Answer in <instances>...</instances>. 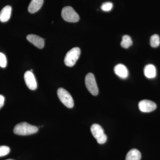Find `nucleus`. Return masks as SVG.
<instances>
[{
  "mask_svg": "<svg viewBox=\"0 0 160 160\" xmlns=\"http://www.w3.org/2000/svg\"><path fill=\"white\" fill-rule=\"evenodd\" d=\"M38 130L37 126H32L26 122H23L17 124L13 129L15 134L18 135H29L36 133Z\"/></svg>",
  "mask_w": 160,
  "mask_h": 160,
  "instance_id": "nucleus-1",
  "label": "nucleus"
},
{
  "mask_svg": "<svg viewBox=\"0 0 160 160\" xmlns=\"http://www.w3.org/2000/svg\"><path fill=\"white\" fill-rule=\"evenodd\" d=\"M81 54V50L78 47H74L70 49L66 53L64 59L65 65L68 67H72L74 66L77 61L79 58Z\"/></svg>",
  "mask_w": 160,
  "mask_h": 160,
  "instance_id": "nucleus-2",
  "label": "nucleus"
},
{
  "mask_svg": "<svg viewBox=\"0 0 160 160\" xmlns=\"http://www.w3.org/2000/svg\"><path fill=\"white\" fill-rule=\"evenodd\" d=\"M62 16L63 19L69 22H77L80 19L78 14L71 6H66L63 8Z\"/></svg>",
  "mask_w": 160,
  "mask_h": 160,
  "instance_id": "nucleus-3",
  "label": "nucleus"
},
{
  "mask_svg": "<svg viewBox=\"0 0 160 160\" xmlns=\"http://www.w3.org/2000/svg\"><path fill=\"white\" fill-rule=\"evenodd\" d=\"M58 97L60 101L67 108H72L74 106V101L70 93L64 88H60L57 91Z\"/></svg>",
  "mask_w": 160,
  "mask_h": 160,
  "instance_id": "nucleus-4",
  "label": "nucleus"
},
{
  "mask_svg": "<svg viewBox=\"0 0 160 160\" xmlns=\"http://www.w3.org/2000/svg\"><path fill=\"white\" fill-rule=\"evenodd\" d=\"M91 133L98 142L100 144H103L107 141V137L104 133V130L102 126L97 124H94L91 126Z\"/></svg>",
  "mask_w": 160,
  "mask_h": 160,
  "instance_id": "nucleus-5",
  "label": "nucleus"
},
{
  "mask_svg": "<svg viewBox=\"0 0 160 160\" xmlns=\"http://www.w3.org/2000/svg\"><path fill=\"white\" fill-rule=\"evenodd\" d=\"M85 84L88 91L92 95H97L98 93V88L94 75L92 73H89L86 75L85 78Z\"/></svg>",
  "mask_w": 160,
  "mask_h": 160,
  "instance_id": "nucleus-6",
  "label": "nucleus"
},
{
  "mask_svg": "<svg viewBox=\"0 0 160 160\" xmlns=\"http://www.w3.org/2000/svg\"><path fill=\"white\" fill-rule=\"evenodd\" d=\"M138 107L140 111L143 112H149L155 110L157 105L150 100H143L139 103Z\"/></svg>",
  "mask_w": 160,
  "mask_h": 160,
  "instance_id": "nucleus-7",
  "label": "nucleus"
},
{
  "mask_svg": "<svg viewBox=\"0 0 160 160\" xmlns=\"http://www.w3.org/2000/svg\"><path fill=\"white\" fill-rule=\"evenodd\" d=\"M24 80L26 86L31 90H34L37 88V83L32 72L27 71L24 74Z\"/></svg>",
  "mask_w": 160,
  "mask_h": 160,
  "instance_id": "nucleus-8",
  "label": "nucleus"
},
{
  "mask_svg": "<svg viewBox=\"0 0 160 160\" xmlns=\"http://www.w3.org/2000/svg\"><path fill=\"white\" fill-rule=\"evenodd\" d=\"M27 40L39 49H42L45 41L42 38L34 34H29L26 37Z\"/></svg>",
  "mask_w": 160,
  "mask_h": 160,
  "instance_id": "nucleus-9",
  "label": "nucleus"
},
{
  "mask_svg": "<svg viewBox=\"0 0 160 160\" xmlns=\"http://www.w3.org/2000/svg\"><path fill=\"white\" fill-rule=\"evenodd\" d=\"M114 71L117 75L121 78L126 79L129 75L128 69L123 64H118L115 66Z\"/></svg>",
  "mask_w": 160,
  "mask_h": 160,
  "instance_id": "nucleus-10",
  "label": "nucleus"
},
{
  "mask_svg": "<svg viewBox=\"0 0 160 160\" xmlns=\"http://www.w3.org/2000/svg\"><path fill=\"white\" fill-rule=\"evenodd\" d=\"M44 0H32L28 7V11L31 13H35L42 6Z\"/></svg>",
  "mask_w": 160,
  "mask_h": 160,
  "instance_id": "nucleus-11",
  "label": "nucleus"
},
{
  "mask_svg": "<svg viewBox=\"0 0 160 160\" xmlns=\"http://www.w3.org/2000/svg\"><path fill=\"white\" fill-rule=\"evenodd\" d=\"M12 8L7 6L4 7L0 12V21L2 22H7L11 17Z\"/></svg>",
  "mask_w": 160,
  "mask_h": 160,
  "instance_id": "nucleus-12",
  "label": "nucleus"
},
{
  "mask_svg": "<svg viewBox=\"0 0 160 160\" xmlns=\"http://www.w3.org/2000/svg\"><path fill=\"white\" fill-rule=\"evenodd\" d=\"M144 74L148 78H153L157 75V70L155 66L152 64L146 65L144 69Z\"/></svg>",
  "mask_w": 160,
  "mask_h": 160,
  "instance_id": "nucleus-13",
  "label": "nucleus"
},
{
  "mask_svg": "<svg viewBox=\"0 0 160 160\" xmlns=\"http://www.w3.org/2000/svg\"><path fill=\"white\" fill-rule=\"evenodd\" d=\"M142 155L141 152L137 149H132L127 153L126 160H140Z\"/></svg>",
  "mask_w": 160,
  "mask_h": 160,
  "instance_id": "nucleus-14",
  "label": "nucleus"
},
{
  "mask_svg": "<svg viewBox=\"0 0 160 160\" xmlns=\"http://www.w3.org/2000/svg\"><path fill=\"white\" fill-rule=\"evenodd\" d=\"M132 44V40L131 37L129 35H126L123 36L122 39L121 43V45L123 48L128 49Z\"/></svg>",
  "mask_w": 160,
  "mask_h": 160,
  "instance_id": "nucleus-15",
  "label": "nucleus"
},
{
  "mask_svg": "<svg viewBox=\"0 0 160 160\" xmlns=\"http://www.w3.org/2000/svg\"><path fill=\"white\" fill-rule=\"evenodd\" d=\"M150 45L153 48L158 47L160 44V37L158 34L152 36L150 39Z\"/></svg>",
  "mask_w": 160,
  "mask_h": 160,
  "instance_id": "nucleus-16",
  "label": "nucleus"
},
{
  "mask_svg": "<svg viewBox=\"0 0 160 160\" xmlns=\"http://www.w3.org/2000/svg\"><path fill=\"white\" fill-rule=\"evenodd\" d=\"M113 7V4L110 2H107L103 3L101 6V9L104 11L108 12L110 11Z\"/></svg>",
  "mask_w": 160,
  "mask_h": 160,
  "instance_id": "nucleus-17",
  "label": "nucleus"
},
{
  "mask_svg": "<svg viewBox=\"0 0 160 160\" xmlns=\"http://www.w3.org/2000/svg\"><path fill=\"white\" fill-rule=\"evenodd\" d=\"M10 152V148L7 146H0V157H4L9 154Z\"/></svg>",
  "mask_w": 160,
  "mask_h": 160,
  "instance_id": "nucleus-18",
  "label": "nucleus"
},
{
  "mask_svg": "<svg viewBox=\"0 0 160 160\" xmlns=\"http://www.w3.org/2000/svg\"><path fill=\"white\" fill-rule=\"evenodd\" d=\"M7 59L5 55L0 52V67L5 68L7 66Z\"/></svg>",
  "mask_w": 160,
  "mask_h": 160,
  "instance_id": "nucleus-19",
  "label": "nucleus"
},
{
  "mask_svg": "<svg viewBox=\"0 0 160 160\" xmlns=\"http://www.w3.org/2000/svg\"><path fill=\"white\" fill-rule=\"evenodd\" d=\"M5 102V98L2 95L0 94V109L3 106Z\"/></svg>",
  "mask_w": 160,
  "mask_h": 160,
  "instance_id": "nucleus-20",
  "label": "nucleus"
},
{
  "mask_svg": "<svg viewBox=\"0 0 160 160\" xmlns=\"http://www.w3.org/2000/svg\"><path fill=\"white\" fill-rule=\"evenodd\" d=\"M12 160V159H7V160Z\"/></svg>",
  "mask_w": 160,
  "mask_h": 160,
  "instance_id": "nucleus-21",
  "label": "nucleus"
}]
</instances>
